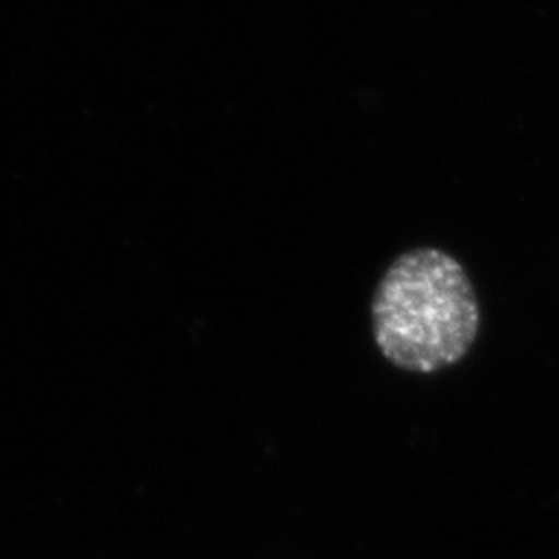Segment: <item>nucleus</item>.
Returning <instances> with one entry per match:
<instances>
[{
	"label": "nucleus",
	"instance_id": "nucleus-1",
	"mask_svg": "<svg viewBox=\"0 0 559 559\" xmlns=\"http://www.w3.org/2000/svg\"><path fill=\"white\" fill-rule=\"evenodd\" d=\"M477 293L460 261L440 249L402 253L371 302L373 340L402 371L436 373L464 359L479 334Z\"/></svg>",
	"mask_w": 559,
	"mask_h": 559
}]
</instances>
